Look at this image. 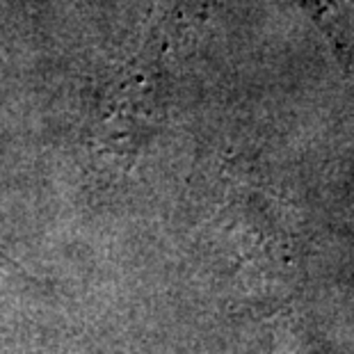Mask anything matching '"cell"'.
<instances>
[{
  "mask_svg": "<svg viewBox=\"0 0 354 354\" xmlns=\"http://www.w3.org/2000/svg\"><path fill=\"white\" fill-rule=\"evenodd\" d=\"M311 10L338 55L354 64V0H311Z\"/></svg>",
  "mask_w": 354,
  "mask_h": 354,
  "instance_id": "7a4b0ae2",
  "label": "cell"
},
{
  "mask_svg": "<svg viewBox=\"0 0 354 354\" xmlns=\"http://www.w3.org/2000/svg\"><path fill=\"white\" fill-rule=\"evenodd\" d=\"M151 55L142 48L138 57L122 66L110 87H105L99 105V126L108 140L124 142L138 133L149 122V101H151L153 85L149 71Z\"/></svg>",
  "mask_w": 354,
  "mask_h": 354,
  "instance_id": "6da1fadb",
  "label": "cell"
},
{
  "mask_svg": "<svg viewBox=\"0 0 354 354\" xmlns=\"http://www.w3.org/2000/svg\"><path fill=\"white\" fill-rule=\"evenodd\" d=\"M0 259H3V256H0Z\"/></svg>",
  "mask_w": 354,
  "mask_h": 354,
  "instance_id": "3957f363",
  "label": "cell"
}]
</instances>
